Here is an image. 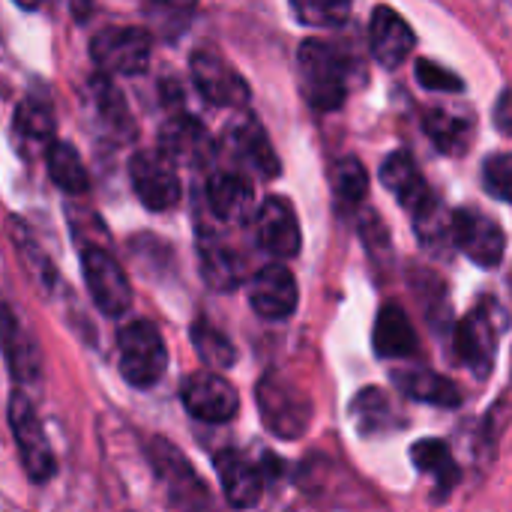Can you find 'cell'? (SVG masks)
<instances>
[{"instance_id": "484cf974", "label": "cell", "mask_w": 512, "mask_h": 512, "mask_svg": "<svg viewBox=\"0 0 512 512\" xmlns=\"http://www.w3.org/2000/svg\"><path fill=\"white\" fill-rule=\"evenodd\" d=\"M411 459H414V465H417L420 474L432 477V483H435V489H438L441 495H447V492L456 486L459 468H456L453 450H450L444 441H438V438H423V441H417V444L411 447Z\"/></svg>"}, {"instance_id": "44dd1931", "label": "cell", "mask_w": 512, "mask_h": 512, "mask_svg": "<svg viewBox=\"0 0 512 512\" xmlns=\"http://www.w3.org/2000/svg\"><path fill=\"white\" fill-rule=\"evenodd\" d=\"M393 384L405 396H411L417 402H426V405H435V408H459L462 405L459 387L450 378H444V375H438L432 369H396Z\"/></svg>"}, {"instance_id": "277c9868", "label": "cell", "mask_w": 512, "mask_h": 512, "mask_svg": "<svg viewBox=\"0 0 512 512\" xmlns=\"http://www.w3.org/2000/svg\"><path fill=\"white\" fill-rule=\"evenodd\" d=\"M507 330V312L486 297L480 306H474L456 327V351L462 363L471 366L474 375H489L498 360V342Z\"/></svg>"}, {"instance_id": "836d02e7", "label": "cell", "mask_w": 512, "mask_h": 512, "mask_svg": "<svg viewBox=\"0 0 512 512\" xmlns=\"http://www.w3.org/2000/svg\"><path fill=\"white\" fill-rule=\"evenodd\" d=\"M354 0H291V9L306 27H336L348 18Z\"/></svg>"}, {"instance_id": "9a60e30c", "label": "cell", "mask_w": 512, "mask_h": 512, "mask_svg": "<svg viewBox=\"0 0 512 512\" xmlns=\"http://www.w3.org/2000/svg\"><path fill=\"white\" fill-rule=\"evenodd\" d=\"M159 150L177 162V165H189V168H201L210 156H213V141L204 129L201 120L180 114L171 117L162 132H159Z\"/></svg>"}, {"instance_id": "d6986e66", "label": "cell", "mask_w": 512, "mask_h": 512, "mask_svg": "<svg viewBox=\"0 0 512 512\" xmlns=\"http://www.w3.org/2000/svg\"><path fill=\"white\" fill-rule=\"evenodd\" d=\"M228 138H231L234 156H237V159H243L252 171H258V174H261V177H267V180L279 177L282 162H279V156H276V150H273V144H270L267 132L258 126V120H255V117H243V120H237V123L231 126Z\"/></svg>"}, {"instance_id": "7c38bea8", "label": "cell", "mask_w": 512, "mask_h": 512, "mask_svg": "<svg viewBox=\"0 0 512 512\" xmlns=\"http://www.w3.org/2000/svg\"><path fill=\"white\" fill-rule=\"evenodd\" d=\"M255 240L273 258H294L300 252V246H303L300 219L288 198L270 195L261 201L258 213H255Z\"/></svg>"}, {"instance_id": "74e56055", "label": "cell", "mask_w": 512, "mask_h": 512, "mask_svg": "<svg viewBox=\"0 0 512 512\" xmlns=\"http://www.w3.org/2000/svg\"><path fill=\"white\" fill-rule=\"evenodd\" d=\"M156 3H162V6H192L195 0H156Z\"/></svg>"}, {"instance_id": "d4e9b609", "label": "cell", "mask_w": 512, "mask_h": 512, "mask_svg": "<svg viewBox=\"0 0 512 512\" xmlns=\"http://www.w3.org/2000/svg\"><path fill=\"white\" fill-rule=\"evenodd\" d=\"M198 261L204 282L216 291H234L243 279V261L216 237H201Z\"/></svg>"}, {"instance_id": "4fadbf2b", "label": "cell", "mask_w": 512, "mask_h": 512, "mask_svg": "<svg viewBox=\"0 0 512 512\" xmlns=\"http://www.w3.org/2000/svg\"><path fill=\"white\" fill-rule=\"evenodd\" d=\"M297 279L282 264L261 267L249 282V306L264 321H288L297 312Z\"/></svg>"}, {"instance_id": "e575fe53", "label": "cell", "mask_w": 512, "mask_h": 512, "mask_svg": "<svg viewBox=\"0 0 512 512\" xmlns=\"http://www.w3.org/2000/svg\"><path fill=\"white\" fill-rule=\"evenodd\" d=\"M483 186L489 195L512 204V153H492L483 162Z\"/></svg>"}, {"instance_id": "4dcf8cb0", "label": "cell", "mask_w": 512, "mask_h": 512, "mask_svg": "<svg viewBox=\"0 0 512 512\" xmlns=\"http://www.w3.org/2000/svg\"><path fill=\"white\" fill-rule=\"evenodd\" d=\"M333 195L339 210H357L369 195V174L360 159L345 156L333 168Z\"/></svg>"}, {"instance_id": "4316f807", "label": "cell", "mask_w": 512, "mask_h": 512, "mask_svg": "<svg viewBox=\"0 0 512 512\" xmlns=\"http://www.w3.org/2000/svg\"><path fill=\"white\" fill-rule=\"evenodd\" d=\"M3 354L12 378L18 381H36L39 378V348L36 342L18 327V318L12 309H6V330H3Z\"/></svg>"}, {"instance_id": "e0dca14e", "label": "cell", "mask_w": 512, "mask_h": 512, "mask_svg": "<svg viewBox=\"0 0 512 512\" xmlns=\"http://www.w3.org/2000/svg\"><path fill=\"white\" fill-rule=\"evenodd\" d=\"M216 474H219L225 501L231 507L243 510V507H255L261 501V492H264V483H267L264 468L252 465L237 450H222L216 456Z\"/></svg>"}, {"instance_id": "5b68a950", "label": "cell", "mask_w": 512, "mask_h": 512, "mask_svg": "<svg viewBox=\"0 0 512 512\" xmlns=\"http://www.w3.org/2000/svg\"><path fill=\"white\" fill-rule=\"evenodd\" d=\"M81 273L96 309L108 318H120L132 306V285L120 261L96 243L81 246Z\"/></svg>"}, {"instance_id": "f35d334b", "label": "cell", "mask_w": 512, "mask_h": 512, "mask_svg": "<svg viewBox=\"0 0 512 512\" xmlns=\"http://www.w3.org/2000/svg\"><path fill=\"white\" fill-rule=\"evenodd\" d=\"M21 9H36V6H42V0H15Z\"/></svg>"}, {"instance_id": "8fae6325", "label": "cell", "mask_w": 512, "mask_h": 512, "mask_svg": "<svg viewBox=\"0 0 512 512\" xmlns=\"http://www.w3.org/2000/svg\"><path fill=\"white\" fill-rule=\"evenodd\" d=\"M180 402L201 423H228L240 411L237 390L216 372H195L180 387Z\"/></svg>"}, {"instance_id": "ba28073f", "label": "cell", "mask_w": 512, "mask_h": 512, "mask_svg": "<svg viewBox=\"0 0 512 512\" xmlns=\"http://www.w3.org/2000/svg\"><path fill=\"white\" fill-rule=\"evenodd\" d=\"M129 183H132V192L138 195V201L153 213L174 210L180 201L177 162H171L162 150L135 153L129 159Z\"/></svg>"}, {"instance_id": "8992f818", "label": "cell", "mask_w": 512, "mask_h": 512, "mask_svg": "<svg viewBox=\"0 0 512 512\" xmlns=\"http://www.w3.org/2000/svg\"><path fill=\"white\" fill-rule=\"evenodd\" d=\"M153 54V39L144 27H105L90 39V57L99 72L138 75L147 69Z\"/></svg>"}, {"instance_id": "ac0fdd59", "label": "cell", "mask_w": 512, "mask_h": 512, "mask_svg": "<svg viewBox=\"0 0 512 512\" xmlns=\"http://www.w3.org/2000/svg\"><path fill=\"white\" fill-rule=\"evenodd\" d=\"M381 180H384V186L396 195V201L408 213H414L420 204H426L435 195L429 189V183H426L417 159L408 150H396V153L387 156V162L381 165Z\"/></svg>"}, {"instance_id": "d6a6232c", "label": "cell", "mask_w": 512, "mask_h": 512, "mask_svg": "<svg viewBox=\"0 0 512 512\" xmlns=\"http://www.w3.org/2000/svg\"><path fill=\"white\" fill-rule=\"evenodd\" d=\"M192 345H195L198 357H201L210 369H228V366H234V360H237V351H234L231 339H228L222 330H216V327H210V324H204V321L192 327Z\"/></svg>"}, {"instance_id": "7a4b0ae2", "label": "cell", "mask_w": 512, "mask_h": 512, "mask_svg": "<svg viewBox=\"0 0 512 512\" xmlns=\"http://www.w3.org/2000/svg\"><path fill=\"white\" fill-rule=\"evenodd\" d=\"M117 363L129 387L147 390L159 384V378L168 369V351L153 321L135 318L117 330Z\"/></svg>"}, {"instance_id": "603a6c76", "label": "cell", "mask_w": 512, "mask_h": 512, "mask_svg": "<svg viewBox=\"0 0 512 512\" xmlns=\"http://www.w3.org/2000/svg\"><path fill=\"white\" fill-rule=\"evenodd\" d=\"M429 141L444 153V156H465L474 144V120L468 114H456L447 108H432L423 117Z\"/></svg>"}, {"instance_id": "f546056e", "label": "cell", "mask_w": 512, "mask_h": 512, "mask_svg": "<svg viewBox=\"0 0 512 512\" xmlns=\"http://www.w3.org/2000/svg\"><path fill=\"white\" fill-rule=\"evenodd\" d=\"M15 132L30 147H48L54 135V111L45 99H24L15 108Z\"/></svg>"}, {"instance_id": "7402d4cb", "label": "cell", "mask_w": 512, "mask_h": 512, "mask_svg": "<svg viewBox=\"0 0 512 512\" xmlns=\"http://www.w3.org/2000/svg\"><path fill=\"white\" fill-rule=\"evenodd\" d=\"M372 342H375L378 357H387V360L414 357L417 354V345H420L417 342V333H414V327L408 321V315L399 306H384L378 312Z\"/></svg>"}, {"instance_id": "8d00e7d4", "label": "cell", "mask_w": 512, "mask_h": 512, "mask_svg": "<svg viewBox=\"0 0 512 512\" xmlns=\"http://www.w3.org/2000/svg\"><path fill=\"white\" fill-rule=\"evenodd\" d=\"M495 123H498L501 132L512 135V90H507V93L498 99V105H495Z\"/></svg>"}, {"instance_id": "83f0119b", "label": "cell", "mask_w": 512, "mask_h": 512, "mask_svg": "<svg viewBox=\"0 0 512 512\" xmlns=\"http://www.w3.org/2000/svg\"><path fill=\"white\" fill-rule=\"evenodd\" d=\"M45 165H48V174L54 180V186H60L63 192L69 195H84L90 189V177H87V168L78 156V150L66 141H51L45 147Z\"/></svg>"}, {"instance_id": "f1b7e54d", "label": "cell", "mask_w": 512, "mask_h": 512, "mask_svg": "<svg viewBox=\"0 0 512 512\" xmlns=\"http://www.w3.org/2000/svg\"><path fill=\"white\" fill-rule=\"evenodd\" d=\"M411 216H414V231H417V237H420L429 249L444 252V249L456 246L453 213L438 201V195H432L426 204H420Z\"/></svg>"}, {"instance_id": "ffe728a7", "label": "cell", "mask_w": 512, "mask_h": 512, "mask_svg": "<svg viewBox=\"0 0 512 512\" xmlns=\"http://www.w3.org/2000/svg\"><path fill=\"white\" fill-rule=\"evenodd\" d=\"M207 204L216 219L222 222H240L255 207V189L252 183L237 171H222L207 180Z\"/></svg>"}, {"instance_id": "5bb4252c", "label": "cell", "mask_w": 512, "mask_h": 512, "mask_svg": "<svg viewBox=\"0 0 512 512\" xmlns=\"http://www.w3.org/2000/svg\"><path fill=\"white\" fill-rule=\"evenodd\" d=\"M369 48L381 66L396 69L414 51V30L393 6H378L369 21Z\"/></svg>"}, {"instance_id": "52a82bcc", "label": "cell", "mask_w": 512, "mask_h": 512, "mask_svg": "<svg viewBox=\"0 0 512 512\" xmlns=\"http://www.w3.org/2000/svg\"><path fill=\"white\" fill-rule=\"evenodd\" d=\"M6 417H9V429H12V438L18 444L27 477L33 483H48L57 468H54V453L48 447V438H45V429L36 417L33 402L24 393H12L9 405H6Z\"/></svg>"}, {"instance_id": "9c48e42d", "label": "cell", "mask_w": 512, "mask_h": 512, "mask_svg": "<svg viewBox=\"0 0 512 512\" xmlns=\"http://www.w3.org/2000/svg\"><path fill=\"white\" fill-rule=\"evenodd\" d=\"M189 72L192 81L198 87V93L219 108H240L249 102L252 90L246 84V78L219 54L210 48H201L189 57Z\"/></svg>"}, {"instance_id": "d590c367", "label": "cell", "mask_w": 512, "mask_h": 512, "mask_svg": "<svg viewBox=\"0 0 512 512\" xmlns=\"http://www.w3.org/2000/svg\"><path fill=\"white\" fill-rule=\"evenodd\" d=\"M417 81L435 93H459L462 90V78L435 60H417Z\"/></svg>"}, {"instance_id": "cb8c5ba5", "label": "cell", "mask_w": 512, "mask_h": 512, "mask_svg": "<svg viewBox=\"0 0 512 512\" xmlns=\"http://www.w3.org/2000/svg\"><path fill=\"white\" fill-rule=\"evenodd\" d=\"M351 414H354L357 432H363L366 438L390 435L402 429V414L396 411L390 396L378 387H366L363 393H357V399L351 402Z\"/></svg>"}, {"instance_id": "3957f363", "label": "cell", "mask_w": 512, "mask_h": 512, "mask_svg": "<svg viewBox=\"0 0 512 512\" xmlns=\"http://www.w3.org/2000/svg\"><path fill=\"white\" fill-rule=\"evenodd\" d=\"M255 399H258L261 423L273 435H279L285 441H297L309 432L315 408H312L309 396L300 387H294L288 378H282V375L261 378Z\"/></svg>"}, {"instance_id": "6da1fadb", "label": "cell", "mask_w": 512, "mask_h": 512, "mask_svg": "<svg viewBox=\"0 0 512 512\" xmlns=\"http://www.w3.org/2000/svg\"><path fill=\"white\" fill-rule=\"evenodd\" d=\"M300 87L315 111H336L348 99V60L324 39H306L297 51Z\"/></svg>"}, {"instance_id": "2e32d148", "label": "cell", "mask_w": 512, "mask_h": 512, "mask_svg": "<svg viewBox=\"0 0 512 512\" xmlns=\"http://www.w3.org/2000/svg\"><path fill=\"white\" fill-rule=\"evenodd\" d=\"M150 465L156 471V477L168 486V492L174 495L177 504H204L207 501V489L198 480V474L192 471V465L186 462V456L171 447L168 441L156 438L150 444Z\"/></svg>"}, {"instance_id": "1f68e13d", "label": "cell", "mask_w": 512, "mask_h": 512, "mask_svg": "<svg viewBox=\"0 0 512 512\" xmlns=\"http://www.w3.org/2000/svg\"><path fill=\"white\" fill-rule=\"evenodd\" d=\"M93 105H96V111L102 114V120L114 129V132H123L126 138L132 135V114H129V108H126V99H123V93L114 87V81H111V75H99V78H93Z\"/></svg>"}, {"instance_id": "30bf717a", "label": "cell", "mask_w": 512, "mask_h": 512, "mask_svg": "<svg viewBox=\"0 0 512 512\" xmlns=\"http://www.w3.org/2000/svg\"><path fill=\"white\" fill-rule=\"evenodd\" d=\"M453 234L456 246L477 264V267H498L507 255V234L504 228L483 210L462 207L453 213Z\"/></svg>"}]
</instances>
